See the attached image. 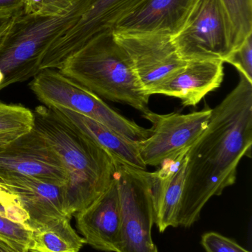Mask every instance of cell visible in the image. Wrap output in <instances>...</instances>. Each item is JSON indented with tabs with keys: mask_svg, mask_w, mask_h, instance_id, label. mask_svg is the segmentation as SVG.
I'll return each instance as SVG.
<instances>
[{
	"mask_svg": "<svg viewBox=\"0 0 252 252\" xmlns=\"http://www.w3.org/2000/svg\"><path fill=\"white\" fill-rule=\"evenodd\" d=\"M236 68L240 75L252 83V34L234 50L224 60Z\"/></svg>",
	"mask_w": 252,
	"mask_h": 252,
	"instance_id": "23",
	"label": "cell"
},
{
	"mask_svg": "<svg viewBox=\"0 0 252 252\" xmlns=\"http://www.w3.org/2000/svg\"><path fill=\"white\" fill-rule=\"evenodd\" d=\"M213 109L189 114L160 115L149 112L144 118L152 124L151 134L139 142L141 158L146 166H160L164 161L187 153L207 127Z\"/></svg>",
	"mask_w": 252,
	"mask_h": 252,
	"instance_id": "8",
	"label": "cell"
},
{
	"mask_svg": "<svg viewBox=\"0 0 252 252\" xmlns=\"http://www.w3.org/2000/svg\"><path fill=\"white\" fill-rule=\"evenodd\" d=\"M3 80V75L2 73H1V71H0V84H1V83L2 82Z\"/></svg>",
	"mask_w": 252,
	"mask_h": 252,
	"instance_id": "29",
	"label": "cell"
},
{
	"mask_svg": "<svg viewBox=\"0 0 252 252\" xmlns=\"http://www.w3.org/2000/svg\"><path fill=\"white\" fill-rule=\"evenodd\" d=\"M33 114L34 128L50 142L68 173L65 214L71 219L109 188L115 175V161L56 109L41 105Z\"/></svg>",
	"mask_w": 252,
	"mask_h": 252,
	"instance_id": "2",
	"label": "cell"
},
{
	"mask_svg": "<svg viewBox=\"0 0 252 252\" xmlns=\"http://www.w3.org/2000/svg\"><path fill=\"white\" fill-rule=\"evenodd\" d=\"M0 182L16 195L19 205L28 216L27 224L32 230L68 218L65 214V185L24 176L8 178Z\"/></svg>",
	"mask_w": 252,
	"mask_h": 252,
	"instance_id": "12",
	"label": "cell"
},
{
	"mask_svg": "<svg viewBox=\"0 0 252 252\" xmlns=\"http://www.w3.org/2000/svg\"><path fill=\"white\" fill-rule=\"evenodd\" d=\"M93 1L78 0L60 16L16 14L0 38V91L36 76L49 47L76 23Z\"/></svg>",
	"mask_w": 252,
	"mask_h": 252,
	"instance_id": "4",
	"label": "cell"
},
{
	"mask_svg": "<svg viewBox=\"0 0 252 252\" xmlns=\"http://www.w3.org/2000/svg\"><path fill=\"white\" fill-rule=\"evenodd\" d=\"M71 220L64 218L33 229L28 252H79L85 241L72 229Z\"/></svg>",
	"mask_w": 252,
	"mask_h": 252,
	"instance_id": "18",
	"label": "cell"
},
{
	"mask_svg": "<svg viewBox=\"0 0 252 252\" xmlns=\"http://www.w3.org/2000/svg\"><path fill=\"white\" fill-rule=\"evenodd\" d=\"M252 145V83L240 75L235 89L212 110L202 134L187 154L176 227H190L209 200L236 182L243 157Z\"/></svg>",
	"mask_w": 252,
	"mask_h": 252,
	"instance_id": "1",
	"label": "cell"
},
{
	"mask_svg": "<svg viewBox=\"0 0 252 252\" xmlns=\"http://www.w3.org/2000/svg\"><path fill=\"white\" fill-rule=\"evenodd\" d=\"M187 153L166 160L150 173L155 206V223L160 232L176 227V218L186 177Z\"/></svg>",
	"mask_w": 252,
	"mask_h": 252,
	"instance_id": "16",
	"label": "cell"
},
{
	"mask_svg": "<svg viewBox=\"0 0 252 252\" xmlns=\"http://www.w3.org/2000/svg\"><path fill=\"white\" fill-rule=\"evenodd\" d=\"M30 88L43 106L72 111L98 121L133 142L149 137L150 129L127 119L103 100L57 69H45L33 78Z\"/></svg>",
	"mask_w": 252,
	"mask_h": 252,
	"instance_id": "5",
	"label": "cell"
},
{
	"mask_svg": "<svg viewBox=\"0 0 252 252\" xmlns=\"http://www.w3.org/2000/svg\"><path fill=\"white\" fill-rule=\"evenodd\" d=\"M54 109L103 148L115 163L146 170L147 166L139 154V142L130 140L98 121L76 112L65 109Z\"/></svg>",
	"mask_w": 252,
	"mask_h": 252,
	"instance_id": "17",
	"label": "cell"
},
{
	"mask_svg": "<svg viewBox=\"0 0 252 252\" xmlns=\"http://www.w3.org/2000/svg\"><path fill=\"white\" fill-rule=\"evenodd\" d=\"M223 62L219 60L192 61L160 83L149 95L164 94L176 97L183 106H195L208 93L221 85Z\"/></svg>",
	"mask_w": 252,
	"mask_h": 252,
	"instance_id": "15",
	"label": "cell"
},
{
	"mask_svg": "<svg viewBox=\"0 0 252 252\" xmlns=\"http://www.w3.org/2000/svg\"><path fill=\"white\" fill-rule=\"evenodd\" d=\"M33 127L32 110L22 105L0 102V144L10 145Z\"/></svg>",
	"mask_w": 252,
	"mask_h": 252,
	"instance_id": "20",
	"label": "cell"
},
{
	"mask_svg": "<svg viewBox=\"0 0 252 252\" xmlns=\"http://www.w3.org/2000/svg\"><path fill=\"white\" fill-rule=\"evenodd\" d=\"M24 1L25 0H0V14L23 11Z\"/></svg>",
	"mask_w": 252,
	"mask_h": 252,
	"instance_id": "25",
	"label": "cell"
},
{
	"mask_svg": "<svg viewBox=\"0 0 252 252\" xmlns=\"http://www.w3.org/2000/svg\"><path fill=\"white\" fill-rule=\"evenodd\" d=\"M201 244L207 252H250L232 240L217 232L204 234Z\"/></svg>",
	"mask_w": 252,
	"mask_h": 252,
	"instance_id": "24",
	"label": "cell"
},
{
	"mask_svg": "<svg viewBox=\"0 0 252 252\" xmlns=\"http://www.w3.org/2000/svg\"><path fill=\"white\" fill-rule=\"evenodd\" d=\"M24 176L66 185L68 173L50 142L34 127L0 152V180Z\"/></svg>",
	"mask_w": 252,
	"mask_h": 252,
	"instance_id": "10",
	"label": "cell"
},
{
	"mask_svg": "<svg viewBox=\"0 0 252 252\" xmlns=\"http://www.w3.org/2000/svg\"><path fill=\"white\" fill-rule=\"evenodd\" d=\"M17 202L16 195L9 192L8 189L0 182V203L3 204H10Z\"/></svg>",
	"mask_w": 252,
	"mask_h": 252,
	"instance_id": "26",
	"label": "cell"
},
{
	"mask_svg": "<svg viewBox=\"0 0 252 252\" xmlns=\"http://www.w3.org/2000/svg\"><path fill=\"white\" fill-rule=\"evenodd\" d=\"M144 0H93L82 16L46 52L40 69H57L94 37L115 25Z\"/></svg>",
	"mask_w": 252,
	"mask_h": 252,
	"instance_id": "9",
	"label": "cell"
},
{
	"mask_svg": "<svg viewBox=\"0 0 252 252\" xmlns=\"http://www.w3.org/2000/svg\"><path fill=\"white\" fill-rule=\"evenodd\" d=\"M0 252H20L10 247L8 244L0 241Z\"/></svg>",
	"mask_w": 252,
	"mask_h": 252,
	"instance_id": "28",
	"label": "cell"
},
{
	"mask_svg": "<svg viewBox=\"0 0 252 252\" xmlns=\"http://www.w3.org/2000/svg\"><path fill=\"white\" fill-rule=\"evenodd\" d=\"M18 13H1L0 14V38L2 36L3 34L11 23L13 18Z\"/></svg>",
	"mask_w": 252,
	"mask_h": 252,
	"instance_id": "27",
	"label": "cell"
},
{
	"mask_svg": "<svg viewBox=\"0 0 252 252\" xmlns=\"http://www.w3.org/2000/svg\"><path fill=\"white\" fill-rule=\"evenodd\" d=\"M221 1L233 26L236 49L252 34V0Z\"/></svg>",
	"mask_w": 252,
	"mask_h": 252,
	"instance_id": "21",
	"label": "cell"
},
{
	"mask_svg": "<svg viewBox=\"0 0 252 252\" xmlns=\"http://www.w3.org/2000/svg\"><path fill=\"white\" fill-rule=\"evenodd\" d=\"M28 216L19 202L0 203V241L20 252H29L32 229L27 224Z\"/></svg>",
	"mask_w": 252,
	"mask_h": 252,
	"instance_id": "19",
	"label": "cell"
},
{
	"mask_svg": "<svg viewBox=\"0 0 252 252\" xmlns=\"http://www.w3.org/2000/svg\"><path fill=\"white\" fill-rule=\"evenodd\" d=\"M113 34L148 95L152 89L186 63L179 56L170 35L118 31H113Z\"/></svg>",
	"mask_w": 252,
	"mask_h": 252,
	"instance_id": "11",
	"label": "cell"
},
{
	"mask_svg": "<svg viewBox=\"0 0 252 252\" xmlns=\"http://www.w3.org/2000/svg\"><path fill=\"white\" fill-rule=\"evenodd\" d=\"M76 227L85 244L99 251L116 252L121 215L115 178L108 189L87 208L75 215Z\"/></svg>",
	"mask_w": 252,
	"mask_h": 252,
	"instance_id": "13",
	"label": "cell"
},
{
	"mask_svg": "<svg viewBox=\"0 0 252 252\" xmlns=\"http://www.w3.org/2000/svg\"><path fill=\"white\" fill-rule=\"evenodd\" d=\"M121 225L116 252H158L152 241L155 206L150 172L115 163Z\"/></svg>",
	"mask_w": 252,
	"mask_h": 252,
	"instance_id": "6",
	"label": "cell"
},
{
	"mask_svg": "<svg viewBox=\"0 0 252 252\" xmlns=\"http://www.w3.org/2000/svg\"><path fill=\"white\" fill-rule=\"evenodd\" d=\"M198 0H144L112 31L174 37L184 26Z\"/></svg>",
	"mask_w": 252,
	"mask_h": 252,
	"instance_id": "14",
	"label": "cell"
},
{
	"mask_svg": "<svg viewBox=\"0 0 252 252\" xmlns=\"http://www.w3.org/2000/svg\"><path fill=\"white\" fill-rule=\"evenodd\" d=\"M184 62L224 60L235 49L232 22L221 0H198L180 32L173 38Z\"/></svg>",
	"mask_w": 252,
	"mask_h": 252,
	"instance_id": "7",
	"label": "cell"
},
{
	"mask_svg": "<svg viewBox=\"0 0 252 252\" xmlns=\"http://www.w3.org/2000/svg\"><path fill=\"white\" fill-rule=\"evenodd\" d=\"M59 70L101 98L149 112V97L113 31L94 37L68 58Z\"/></svg>",
	"mask_w": 252,
	"mask_h": 252,
	"instance_id": "3",
	"label": "cell"
},
{
	"mask_svg": "<svg viewBox=\"0 0 252 252\" xmlns=\"http://www.w3.org/2000/svg\"><path fill=\"white\" fill-rule=\"evenodd\" d=\"M78 0H25L23 12L27 15L60 16L69 11Z\"/></svg>",
	"mask_w": 252,
	"mask_h": 252,
	"instance_id": "22",
	"label": "cell"
}]
</instances>
